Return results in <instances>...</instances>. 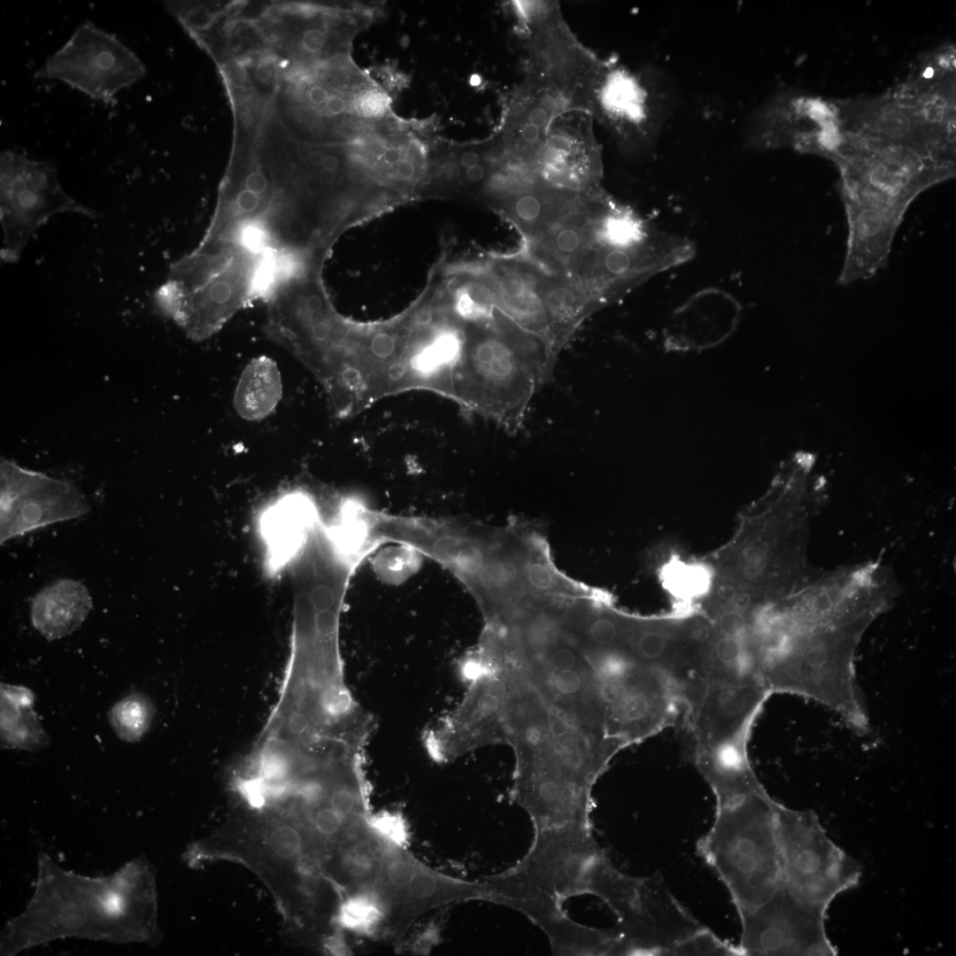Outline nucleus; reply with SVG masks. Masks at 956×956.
<instances>
[{
  "instance_id": "1",
  "label": "nucleus",
  "mask_w": 956,
  "mask_h": 956,
  "mask_svg": "<svg viewBox=\"0 0 956 956\" xmlns=\"http://www.w3.org/2000/svg\"><path fill=\"white\" fill-rule=\"evenodd\" d=\"M847 221L837 282L872 278L888 262L896 233L914 199L952 177L955 163L909 142L866 141L836 163Z\"/></svg>"
},
{
  "instance_id": "2",
  "label": "nucleus",
  "mask_w": 956,
  "mask_h": 956,
  "mask_svg": "<svg viewBox=\"0 0 956 956\" xmlns=\"http://www.w3.org/2000/svg\"><path fill=\"white\" fill-rule=\"evenodd\" d=\"M463 323L450 398L516 432L535 395L551 379L558 356L544 338L498 309L490 318Z\"/></svg>"
},
{
  "instance_id": "3",
  "label": "nucleus",
  "mask_w": 956,
  "mask_h": 956,
  "mask_svg": "<svg viewBox=\"0 0 956 956\" xmlns=\"http://www.w3.org/2000/svg\"><path fill=\"white\" fill-rule=\"evenodd\" d=\"M513 801L535 828L591 824L592 789L615 755L557 710L510 745Z\"/></svg>"
},
{
  "instance_id": "4",
  "label": "nucleus",
  "mask_w": 956,
  "mask_h": 956,
  "mask_svg": "<svg viewBox=\"0 0 956 956\" xmlns=\"http://www.w3.org/2000/svg\"><path fill=\"white\" fill-rule=\"evenodd\" d=\"M566 603L515 608L497 629L505 660L543 698L587 735L605 736L597 674L566 622Z\"/></svg>"
},
{
  "instance_id": "5",
  "label": "nucleus",
  "mask_w": 956,
  "mask_h": 956,
  "mask_svg": "<svg viewBox=\"0 0 956 956\" xmlns=\"http://www.w3.org/2000/svg\"><path fill=\"white\" fill-rule=\"evenodd\" d=\"M281 279L270 257L200 241L176 260L155 300L194 341L212 336L240 310L266 302Z\"/></svg>"
},
{
  "instance_id": "6",
  "label": "nucleus",
  "mask_w": 956,
  "mask_h": 956,
  "mask_svg": "<svg viewBox=\"0 0 956 956\" xmlns=\"http://www.w3.org/2000/svg\"><path fill=\"white\" fill-rule=\"evenodd\" d=\"M777 805L764 787L716 805L712 827L697 843L698 853L726 886L739 917L782 886Z\"/></svg>"
},
{
  "instance_id": "7",
  "label": "nucleus",
  "mask_w": 956,
  "mask_h": 956,
  "mask_svg": "<svg viewBox=\"0 0 956 956\" xmlns=\"http://www.w3.org/2000/svg\"><path fill=\"white\" fill-rule=\"evenodd\" d=\"M673 102V90L660 71L632 69L616 60L602 59L589 112L624 155L640 158L653 151Z\"/></svg>"
},
{
  "instance_id": "8",
  "label": "nucleus",
  "mask_w": 956,
  "mask_h": 956,
  "mask_svg": "<svg viewBox=\"0 0 956 956\" xmlns=\"http://www.w3.org/2000/svg\"><path fill=\"white\" fill-rule=\"evenodd\" d=\"M777 826L782 886L827 914L837 896L859 884L860 866L828 836L813 811L778 802Z\"/></svg>"
},
{
  "instance_id": "9",
  "label": "nucleus",
  "mask_w": 956,
  "mask_h": 956,
  "mask_svg": "<svg viewBox=\"0 0 956 956\" xmlns=\"http://www.w3.org/2000/svg\"><path fill=\"white\" fill-rule=\"evenodd\" d=\"M518 13L528 32L524 81L559 96L570 110L589 112L590 91L602 59L574 35L558 4L527 2Z\"/></svg>"
},
{
  "instance_id": "10",
  "label": "nucleus",
  "mask_w": 956,
  "mask_h": 956,
  "mask_svg": "<svg viewBox=\"0 0 956 956\" xmlns=\"http://www.w3.org/2000/svg\"><path fill=\"white\" fill-rule=\"evenodd\" d=\"M63 212L96 217L92 209L64 191L52 160H34L13 150L1 153L2 261L16 263L36 231L50 217Z\"/></svg>"
},
{
  "instance_id": "11",
  "label": "nucleus",
  "mask_w": 956,
  "mask_h": 956,
  "mask_svg": "<svg viewBox=\"0 0 956 956\" xmlns=\"http://www.w3.org/2000/svg\"><path fill=\"white\" fill-rule=\"evenodd\" d=\"M145 67L114 35L86 21L35 73L38 80L59 81L92 99L111 104L141 80Z\"/></svg>"
},
{
  "instance_id": "12",
  "label": "nucleus",
  "mask_w": 956,
  "mask_h": 956,
  "mask_svg": "<svg viewBox=\"0 0 956 956\" xmlns=\"http://www.w3.org/2000/svg\"><path fill=\"white\" fill-rule=\"evenodd\" d=\"M466 683L460 702L423 734L425 750L436 762L452 761L483 746L505 744V710L510 690L505 664L486 667Z\"/></svg>"
},
{
  "instance_id": "13",
  "label": "nucleus",
  "mask_w": 956,
  "mask_h": 956,
  "mask_svg": "<svg viewBox=\"0 0 956 956\" xmlns=\"http://www.w3.org/2000/svg\"><path fill=\"white\" fill-rule=\"evenodd\" d=\"M488 901L526 915L548 937L556 955H618L621 940L614 928L598 929L576 922L563 904L541 890L513 867L486 878Z\"/></svg>"
},
{
  "instance_id": "14",
  "label": "nucleus",
  "mask_w": 956,
  "mask_h": 956,
  "mask_svg": "<svg viewBox=\"0 0 956 956\" xmlns=\"http://www.w3.org/2000/svg\"><path fill=\"white\" fill-rule=\"evenodd\" d=\"M826 914L781 886L767 901L739 917L738 946L743 955H836L826 932Z\"/></svg>"
},
{
  "instance_id": "15",
  "label": "nucleus",
  "mask_w": 956,
  "mask_h": 956,
  "mask_svg": "<svg viewBox=\"0 0 956 956\" xmlns=\"http://www.w3.org/2000/svg\"><path fill=\"white\" fill-rule=\"evenodd\" d=\"M586 111L570 110L553 119L528 168L544 182L579 194L601 189L602 152Z\"/></svg>"
},
{
  "instance_id": "16",
  "label": "nucleus",
  "mask_w": 956,
  "mask_h": 956,
  "mask_svg": "<svg viewBox=\"0 0 956 956\" xmlns=\"http://www.w3.org/2000/svg\"><path fill=\"white\" fill-rule=\"evenodd\" d=\"M85 511L82 498L68 484L11 463L2 464V540Z\"/></svg>"
},
{
  "instance_id": "17",
  "label": "nucleus",
  "mask_w": 956,
  "mask_h": 956,
  "mask_svg": "<svg viewBox=\"0 0 956 956\" xmlns=\"http://www.w3.org/2000/svg\"><path fill=\"white\" fill-rule=\"evenodd\" d=\"M742 306L719 289H702L675 308L663 329L667 352H699L719 346L737 329Z\"/></svg>"
},
{
  "instance_id": "18",
  "label": "nucleus",
  "mask_w": 956,
  "mask_h": 956,
  "mask_svg": "<svg viewBox=\"0 0 956 956\" xmlns=\"http://www.w3.org/2000/svg\"><path fill=\"white\" fill-rule=\"evenodd\" d=\"M567 111L570 109L559 96L523 80L508 100L502 131L504 155L528 167L553 119Z\"/></svg>"
},
{
  "instance_id": "19",
  "label": "nucleus",
  "mask_w": 956,
  "mask_h": 956,
  "mask_svg": "<svg viewBox=\"0 0 956 956\" xmlns=\"http://www.w3.org/2000/svg\"><path fill=\"white\" fill-rule=\"evenodd\" d=\"M495 266V289L492 291L497 308L518 326L544 338L551 346L544 302L545 273L518 253Z\"/></svg>"
},
{
  "instance_id": "20",
  "label": "nucleus",
  "mask_w": 956,
  "mask_h": 956,
  "mask_svg": "<svg viewBox=\"0 0 956 956\" xmlns=\"http://www.w3.org/2000/svg\"><path fill=\"white\" fill-rule=\"evenodd\" d=\"M91 608L87 589L79 582L59 580L33 599L31 619L35 628L49 640L75 630Z\"/></svg>"
},
{
  "instance_id": "21",
  "label": "nucleus",
  "mask_w": 956,
  "mask_h": 956,
  "mask_svg": "<svg viewBox=\"0 0 956 956\" xmlns=\"http://www.w3.org/2000/svg\"><path fill=\"white\" fill-rule=\"evenodd\" d=\"M282 382L275 362L261 356L252 359L243 369L235 387L233 404L236 412L246 420L267 417L281 398Z\"/></svg>"
},
{
  "instance_id": "22",
  "label": "nucleus",
  "mask_w": 956,
  "mask_h": 956,
  "mask_svg": "<svg viewBox=\"0 0 956 956\" xmlns=\"http://www.w3.org/2000/svg\"><path fill=\"white\" fill-rule=\"evenodd\" d=\"M470 899L487 900L485 882H467L437 875L418 867L408 885L392 900L405 904L413 912L440 904Z\"/></svg>"
},
{
  "instance_id": "23",
  "label": "nucleus",
  "mask_w": 956,
  "mask_h": 956,
  "mask_svg": "<svg viewBox=\"0 0 956 956\" xmlns=\"http://www.w3.org/2000/svg\"><path fill=\"white\" fill-rule=\"evenodd\" d=\"M31 690L19 686L1 685V737L10 746L38 749L49 738L33 711Z\"/></svg>"
},
{
  "instance_id": "24",
  "label": "nucleus",
  "mask_w": 956,
  "mask_h": 956,
  "mask_svg": "<svg viewBox=\"0 0 956 956\" xmlns=\"http://www.w3.org/2000/svg\"><path fill=\"white\" fill-rule=\"evenodd\" d=\"M390 914V903L374 884L358 887L339 903L333 923L340 930L369 936L379 929Z\"/></svg>"
},
{
  "instance_id": "25",
  "label": "nucleus",
  "mask_w": 956,
  "mask_h": 956,
  "mask_svg": "<svg viewBox=\"0 0 956 956\" xmlns=\"http://www.w3.org/2000/svg\"><path fill=\"white\" fill-rule=\"evenodd\" d=\"M153 713V705L147 697L140 693H133L112 706L110 720L115 733L120 739L135 742L149 729Z\"/></svg>"
},
{
  "instance_id": "26",
  "label": "nucleus",
  "mask_w": 956,
  "mask_h": 956,
  "mask_svg": "<svg viewBox=\"0 0 956 956\" xmlns=\"http://www.w3.org/2000/svg\"><path fill=\"white\" fill-rule=\"evenodd\" d=\"M670 955H743L739 946L717 937L704 926L690 937L679 942Z\"/></svg>"
},
{
  "instance_id": "27",
  "label": "nucleus",
  "mask_w": 956,
  "mask_h": 956,
  "mask_svg": "<svg viewBox=\"0 0 956 956\" xmlns=\"http://www.w3.org/2000/svg\"><path fill=\"white\" fill-rule=\"evenodd\" d=\"M748 629V617L745 612L736 608L722 612L717 618V630L720 634L741 637Z\"/></svg>"
},
{
  "instance_id": "28",
  "label": "nucleus",
  "mask_w": 956,
  "mask_h": 956,
  "mask_svg": "<svg viewBox=\"0 0 956 956\" xmlns=\"http://www.w3.org/2000/svg\"><path fill=\"white\" fill-rule=\"evenodd\" d=\"M182 20L189 29L201 31L207 29L211 26L212 17L209 12L202 7H194L185 12Z\"/></svg>"
},
{
  "instance_id": "29",
  "label": "nucleus",
  "mask_w": 956,
  "mask_h": 956,
  "mask_svg": "<svg viewBox=\"0 0 956 956\" xmlns=\"http://www.w3.org/2000/svg\"><path fill=\"white\" fill-rule=\"evenodd\" d=\"M304 47L311 52L320 51L326 42V36L319 29L312 28L306 31L303 36Z\"/></svg>"
},
{
  "instance_id": "30",
  "label": "nucleus",
  "mask_w": 956,
  "mask_h": 956,
  "mask_svg": "<svg viewBox=\"0 0 956 956\" xmlns=\"http://www.w3.org/2000/svg\"><path fill=\"white\" fill-rule=\"evenodd\" d=\"M323 183L320 181L319 175H310L305 180V191L308 197H312L320 195L323 189Z\"/></svg>"
},
{
  "instance_id": "31",
  "label": "nucleus",
  "mask_w": 956,
  "mask_h": 956,
  "mask_svg": "<svg viewBox=\"0 0 956 956\" xmlns=\"http://www.w3.org/2000/svg\"><path fill=\"white\" fill-rule=\"evenodd\" d=\"M480 156L474 150H468L463 152L460 156L459 162L463 168L466 170L473 166L480 165Z\"/></svg>"
},
{
  "instance_id": "32",
  "label": "nucleus",
  "mask_w": 956,
  "mask_h": 956,
  "mask_svg": "<svg viewBox=\"0 0 956 956\" xmlns=\"http://www.w3.org/2000/svg\"><path fill=\"white\" fill-rule=\"evenodd\" d=\"M485 175H486L485 169H484L483 166L481 165V164L478 165V166H473L471 168H468L465 172V176L466 178V181L471 182V183H477V182L482 181L485 178Z\"/></svg>"
},
{
  "instance_id": "33",
  "label": "nucleus",
  "mask_w": 956,
  "mask_h": 956,
  "mask_svg": "<svg viewBox=\"0 0 956 956\" xmlns=\"http://www.w3.org/2000/svg\"><path fill=\"white\" fill-rule=\"evenodd\" d=\"M736 595V589L729 584H722L717 590V596L724 602H733Z\"/></svg>"
},
{
  "instance_id": "34",
  "label": "nucleus",
  "mask_w": 956,
  "mask_h": 956,
  "mask_svg": "<svg viewBox=\"0 0 956 956\" xmlns=\"http://www.w3.org/2000/svg\"><path fill=\"white\" fill-rule=\"evenodd\" d=\"M273 75V70L266 63L259 64L255 70L256 78L262 82L268 81Z\"/></svg>"
},
{
  "instance_id": "35",
  "label": "nucleus",
  "mask_w": 956,
  "mask_h": 956,
  "mask_svg": "<svg viewBox=\"0 0 956 956\" xmlns=\"http://www.w3.org/2000/svg\"><path fill=\"white\" fill-rule=\"evenodd\" d=\"M327 108L333 114H340L345 109V103L339 96H332L327 102Z\"/></svg>"
},
{
  "instance_id": "36",
  "label": "nucleus",
  "mask_w": 956,
  "mask_h": 956,
  "mask_svg": "<svg viewBox=\"0 0 956 956\" xmlns=\"http://www.w3.org/2000/svg\"><path fill=\"white\" fill-rule=\"evenodd\" d=\"M328 98V92L320 86L313 87L310 91V99L314 104L324 103Z\"/></svg>"
},
{
  "instance_id": "37",
  "label": "nucleus",
  "mask_w": 956,
  "mask_h": 956,
  "mask_svg": "<svg viewBox=\"0 0 956 956\" xmlns=\"http://www.w3.org/2000/svg\"><path fill=\"white\" fill-rule=\"evenodd\" d=\"M397 170L401 176L405 178H409L414 173V166L412 162L408 160H403L398 163Z\"/></svg>"
},
{
  "instance_id": "38",
  "label": "nucleus",
  "mask_w": 956,
  "mask_h": 956,
  "mask_svg": "<svg viewBox=\"0 0 956 956\" xmlns=\"http://www.w3.org/2000/svg\"><path fill=\"white\" fill-rule=\"evenodd\" d=\"M383 158L389 165H396L401 159V153L395 148H389L383 153Z\"/></svg>"
},
{
  "instance_id": "39",
  "label": "nucleus",
  "mask_w": 956,
  "mask_h": 956,
  "mask_svg": "<svg viewBox=\"0 0 956 956\" xmlns=\"http://www.w3.org/2000/svg\"><path fill=\"white\" fill-rule=\"evenodd\" d=\"M300 145L295 139H286L282 143V150L287 156H294L297 153Z\"/></svg>"
},
{
  "instance_id": "40",
  "label": "nucleus",
  "mask_w": 956,
  "mask_h": 956,
  "mask_svg": "<svg viewBox=\"0 0 956 956\" xmlns=\"http://www.w3.org/2000/svg\"><path fill=\"white\" fill-rule=\"evenodd\" d=\"M319 177L324 185H331L336 178L335 171L322 168L319 173Z\"/></svg>"
},
{
  "instance_id": "41",
  "label": "nucleus",
  "mask_w": 956,
  "mask_h": 956,
  "mask_svg": "<svg viewBox=\"0 0 956 956\" xmlns=\"http://www.w3.org/2000/svg\"><path fill=\"white\" fill-rule=\"evenodd\" d=\"M297 493H307V492H305V491H304V490H290V491H288V492H286V493L282 494L281 496L278 497L277 498H279V497H283V496H286V495H291V494H297ZM308 494H309V493H308ZM277 498H275L274 500H276ZM274 501H273V502H274ZM271 503H272V502H271ZM271 503H269V504H271ZM340 503H341V504H339L338 505H341V506H343V508H345V509H346V510L348 511V513H350V515L351 516V518H352V520H353V521H354V523H355V525H356V527H357V524H356V522H355V520H354V519H353V517H352V514H351V509H350V507H349L348 504H347L346 502H344V501H342V502H340ZM269 504H268V505H269ZM267 505H266V506H267ZM266 507H265V508H266ZM262 510H263V509H262ZM262 510H261V511H262ZM261 511H260V513H261ZM258 515H259V514H258ZM357 529H358V533H359V530H358V527H357ZM359 535H360V533H359ZM360 537H361V535H360ZM361 539H362V537H361ZM362 541H363V540H362ZM363 543H364V541H363ZM364 544H365V543H364ZM365 545H366V544H365ZM366 548H367V547H366ZM367 549H368V548H367ZM368 550H369V549H368ZM370 551H371V550H370Z\"/></svg>"
},
{
  "instance_id": "42",
  "label": "nucleus",
  "mask_w": 956,
  "mask_h": 956,
  "mask_svg": "<svg viewBox=\"0 0 956 956\" xmlns=\"http://www.w3.org/2000/svg\"><path fill=\"white\" fill-rule=\"evenodd\" d=\"M326 156L320 150H314L312 152L309 161L313 166H323Z\"/></svg>"
},
{
  "instance_id": "43",
  "label": "nucleus",
  "mask_w": 956,
  "mask_h": 956,
  "mask_svg": "<svg viewBox=\"0 0 956 956\" xmlns=\"http://www.w3.org/2000/svg\"><path fill=\"white\" fill-rule=\"evenodd\" d=\"M323 167L335 172L339 167L338 158L333 155L327 156L323 163Z\"/></svg>"
},
{
  "instance_id": "44",
  "label": "nucleus",
  "mask_w": 956,
  "mask_h": 956,
  "mask_svg": "<svg viewBox=\"0 0 956 956\" xmlns=\"http://www.w3.org/2000/svg\"><path fill=\"white\" fill-rule=\"evenodd\" d=\"M312 152V151L310 147L306 145H302L299 147L297 155L301 160H309Z\"/></svg>"
},
{
  "instance_id": "45",
  "label": "nucleus",
  "mask_w": 956,
  "mask_h": 956,
  "mask_svg": "<svg viewBox=\"0 0 956 956\" xmlns=\"http://www.w3.org/2000/svg\"><path fill=\"white\" fill-rule=\"evenodd\" d=\"M344 502H346V503L348 504V505H349V507H350V509H351V506H350L349 503H348V502H347L346 500H344ZM351 514H352V513H351ZM352 517H353V515H352ZM357 527H358V526H357ZM359 533H360V532H359ZM361 537H362V536H361ZM362 540H363V539H362ZM368 549H369V548H368Z\"/></svg>"
}]
</instances>
